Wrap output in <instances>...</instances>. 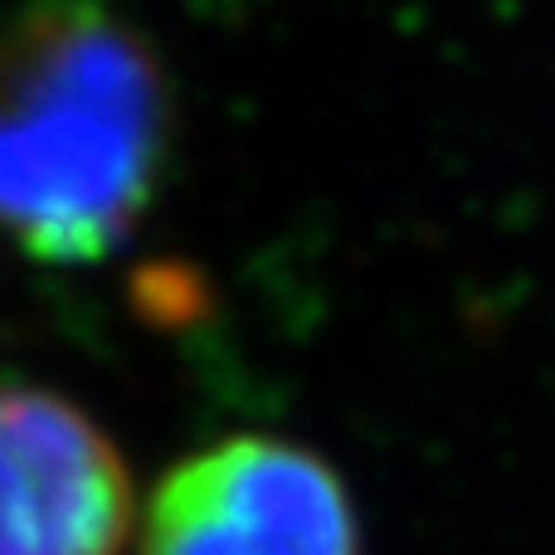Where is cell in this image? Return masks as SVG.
<instances>
[{"mask_svg": "<svg viewBox=\"0 0 555 555\" xmlns=\"http://www.w3.org/2000/svg\"><path fill=\"white\" fill-rule=\"evenodd\" d=\"M166 152V83L137 29L39 5L0 39V234L98 263L137 230Z\"/></svg>", "mask_w": 555, "mask_h": 555, "instance_id": "obj_1", "label": "cell"}, {"mask_svg": "<svg viewBox=\"0 0 555 555\" xmlns=\"http://www.w3.org/2000/svg\"><path fill=\"white\" fill-rule=\"evenodd\" d=\"M137 555H361V527L317 453L240 434L166 473Z\"/></svg>", "mask_w": 555, "mask_h": 555, "instance_id": "obj_2", "label": "cell"}, {"mask_svg": "<svg viewBox=\"0 0 555 555\" xmlns=\"http://www.w3.org/2000/svg\"><path fill=\"white\" fill-rule=\"evenodd\" d=\"M127 527L113 439L64 395L0 385V555H117Z\"/></svg>", "mask_w": 555, "mask_h": 555, "instance_id": "obj_3", "label": "cell"}]
</instances>
